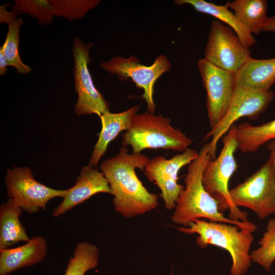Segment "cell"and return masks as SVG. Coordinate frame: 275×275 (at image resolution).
I'll list each match as a JSON object with an SVG mask.
<instances>
[{
  "instance_id": "cell-1",
  "label": "cell",
  "mask_w": 275,
  "mask_h": 275,
  "mask_svg": "<svg viewBox=\"0 0 275 275\" xmlns=\"http://www.w3.org/2000/svg\"><path fill=\"white\" fill-rule=\"evenodd\" d=\"M150 160L141 153H129L123 146L100 166L114 196L115 209L126 218L145 214L158 205L157 196L148 190L135 172L136 169L144 170Z\"/></svg>"
},
{
  "instance_id": "cell-2",
  "label": "cell",
  "mask_w": 275,
  "mask_h": 275,
  "mask_svg": "<svg viewBox=\"0 0 275 275\" xmlns=\"http://www.w3.org/2000/svg\"><path fill=\"white\" fill-rule=\"evenodd\" d=\"M209 144H204L198 157L188 164L184 178V189L180 195L171 217L172 222L187 227L196 219L205 218L209 221L230 224L254 233L257 227L253 223L235 221L225 216L219 211L217 201L205 189L202 176L208 162Z\"/></svg>"
},
{
  "instance_id": "cell-3",
  "label": "cell",
  "mask_w": 275,
  "mask_h": 275,
  "mask_svg": "<svg viewBox=\"0 0 275 275\" xmlns=\"http://www.w3.org/2000/svg\"><path fill=\"white\" fill-rule=\"evenodd\" d=\"M188 234L196 233L197 244L202 248L213 245L227 251L232 258L231 275H244L251 264L250 248L254 237L253 232L230 224L196 219L187 227H176Z\"/></svg>"
},
{
  "instance_id": "cell-4",
  "label": "cell",
  "mask_w": 275,
  "mask_h": 275,
  "mask_svg": "<svg viewBox=\"0 0 275 275\" xmlns=\"http://www.w3.org/2000/svg\"><path fill=\"white\" fill-rule=\"evenodd\" d=\"M122 138L123 146H130L134 153L149 149L183 152L192 143L180 129L172 126L170 118L149 112L135 115Z\"/></svg>"
},
{
  "instance_id": "cell-5",
  "label": "cell",
  "mask_w": 275,
  "mask_h": 275,
  "mask_svg": "<svg viewBox=\"0 0 275 275\" xmlns=\"http://www.w3.org/2000/svg\"><path fill=\"white\" fill-rule=\"evenodd\" d=\"M236 125L234 124L223 139L219 155L207 163L202 176L205 190L217 201L219 211L229 209V218L235 221H248V213L241 211L232 203L229 189V180L237 168L234 153L238 149Z\"/></svg>"
},
{
  "instance_id": "cell-6",
  "label": "cell",
  "mask_w": 275,
  "mask_h": 275,
  "mask_svg": "<svg viewBox=\"0 0 275 275\" xmlns=\"http://www.w3.org/2000/svg\"><path fill=\"white\" fill-rule=\"evenodd\" d=\"M229 192L235 206L251 209L261 219L274 213L275 173L271 159Z\"/></svg>"
},
{
  "instance_id": "cell-7",
  "label": "cell",
  "mask_w": 275,
  "mask_h": 275,
  "mask_svg": "<svg viewBox=\"0 0 275 275\" xmlns=\"http://www.w3.org/2000/svg\"><path fill=\"white\" fill-rule=\"evenodd\" d=\"M100 66L104 71L116 75L120 80L130 79L136 87L142 89L144 91L142 97L146 103L148 112L154 114L155 82L162 74L169 72L171 68V64L166 56L160 54L156 57L150 66L141 64L134 56L128 58L117 56L100 63Z\"/></svg>"
},
{
  "instance_id": "cell-8",
  "label": "cell",
  "mask_w": 275,
  "mask_h": 275,
  "mask_svg": "<svg viewBox=\"0 0 275 275\" xmlns=\"http://www.w3.org/2000/svg\"><path fill=\"white\" fill-rule=\"evenodd\" d=\"M92 45V43H85L77 37L73 41L74 89L77 95L74 111L78 116L96 114L100 117L109 112L108 103L95 87L89 69Z\"/></svg>"
},
{
  "instance_id": "cell-9",
  "label": "cell",
  "mask_w": 275,
  "mask_h": 275,
  "mask_svg": "<svg viewBox=\"0 0 275 275\" xmlns=\"http://www.w3.org/2000/svg\"><path fill=\"white\" fill-rule=\"evenodd\" d=\"M5 180L7 196L29 214L46 210L50 200L64 198L67 193V189L52 188L37 181L27 167L8 169Z\"/></svg>"
},
{
  "instance_id": "cell-10",
  "label": "cell",
  "mask_w": 275,
  "mask_h": 275,
  "mask_svg": "<svg viewBox=\"0 0 275 275\" xmlns=\"http://www.w3.org/2000/svg\"><path fill=\"white\" fill-rule=\"evenodd\" d=\"M274 97L272 91H259L237 87L229 108L217 125L206 134V139H211L209 154L215 158L219 140L229 131L234 123L243 117L257 118L268 107Z\"/></svg>"
},
{
  "instance_id": "cell-11",
  "label": "cell",
  "mask_w": 275,
  "mask_h": 275,
  "mask_svg": "<svg viewBox=\"0 0 275 275\" xmlns=\"http://www.w3.org/2000/svg\"><path fill=\"white\" fill-rule=\"evenodd\" d=\"M251 58V51L229 26L211 23L204 59L214 66L236 74Z\"/></svg>"
},
{
  "instance_id": "cell-12",
  "label": "cell",
  "mask_w": 275,
  "mask_h": 275,
  "mask_svg": "<svg viewBox=\"0 0 275 275\" xmlns=\"http://www.w3.org/2000/svg\"><path fill=\"white\" fill-rule=\"evenodd\" d=\"M199 152L188 149L170 159L158 156L150 159L144 169L147 177L155 184L160 190L166 208L175 209L177 202L184 189V186L178 183L180 169L196 159Z\"/></svg>"
},
{
  "instance_id": "cell-13",
  "label": "cell",
  "mask_w": 275,
  "mask_h": 275,
  "mask_svg": "<svg viewBox=\"0 0 275 275\" xmlns=\"http://www.w3.org/2000/svg\"><path fill=\"white\" fill-rule=\"evenodd\" d=\"M198 66L206 92V106L210 128L227 112L236 88L235 74L222 69L204 58Z\"/></svg>"
},
{
  "instance_id": "cell-14",
  "label": "cell",
  "mask_w": 275,
  "mask_h": 275,
  "mask_svg": "<svg viewBox=\"0 0 275 275\" xmlns=\"http://www.w3.org/2000/svg\"><path fill=\"white\" fill-rule=\"evenodd\" d=\"M112 194L107 180L97 169L88 165L80 170L74 186L67 189L62 202L52 210V215L59 217L98 193Z\"/></svg>"
},
{
  "instance_id": "cell-15",
  "label": "cell",
  "mask_w": 275,
  "mask_h": 275,
  "mask_svg": "<svg viewBox=\"0 0 275 275\" xmlns=\"http://www.w3.org/2000/svg\"><path fill=\"white\" fill-rule=\"evenodd\" d=\"M47 253L45 239L34 236L24 244L0 250V275H8L43 261Z\"/></svg>"
},
{
  "instance_id": "cell-16",
  "label": "cell",
  "mask_w": 275,
  "mask_h": 275,
  "mask_svg": "<svg viewBox=\"0 0 275 275\" xmlns=\"http://www.w3.org/2000/svg\"><path fill=\"white\" fill-rule=\"evenodd\" d=\"M139 105H135L128 109L117 113L109 112L101 115L102 128L90 159L89 165L97 166L100 159L104 154L111 142L123 130L129 128L132 120L138 114Z\"/></svg>"
},
{
  "instance_id": "cell-17",
  "label": "cell",
  "mask_w": 275,
  "mask_h": 275,
  "mask_svg": "<svg viewBox=\"0 0 275 275\" xmlns=\"http://www.w3.org/2000/svg\"><path fill=\"white\" fill-rule=\"evenodd\" d=\"M237 87L259 91L270 90L275 82V58H251L235 74Z\"/></svg>"
},
{
  "instance_id": "cell-18",
  "label": "cell",
  "mask_w": 275,
  "mask_h": 275,
  "mask_svg": "<svg viewBox=\"0 0 275 275\" xmlns=\"http://www.w3.org/2000/svg\"><path fill=\"white\" fill-rule=\"evenodd\" d=\"M20 207L12 199L0 206V250L9 248L21 241L30 240L20 221L22 212Z\"/></svg>"
},
{
  "instance_id": "cell-19",
  "label": "cell",
  "mask_w": 275,
  "mask_h": 275,
  "mask_svg": "<svg viewBox=\"0 0 275 275\" xmlns=\"http://www.w3.org/2000/svg\"><path fill=\"white\" fill-rule=\"evenodd\" d=\"M174 2L177 5H189L197 11L211 15L226 23L248 48L256 42L253 34L240 22L234 13L228 9L227 4L218 5L204 0H176Z\"/></svg>"
},
{
  "instance_id": "cell-20",
  "label": "cell",
  "mask_w": 275,
  "mask_h": 275,
  "mask_svg": "<svg viewBox=\"0 0 275 275\" xmlns=\"http://www.w3.org/2000/svg\"><path fill=\"white\" fill-rule=\"evenodd\" d=\"M238 149L243 153L256 152L266 143L275 140V119L260 125L249 123L236 125Z\"/></svg>"
},
{
  "instance_id": "cell-21",
  "label": "cell",
  "mask_w": 275,
  "mask_h": 275,
  "mask_svg": "<svg viewBox=\"0 0 275 275\" xmlns=\"http://www.w3.org/2000/svg\"><path fill=\"white\" fill-rule=\"evenodd\" d=\"M240 22L251 34H259L268 17L266 0H235L227 3Z\"/></svg>"
},
{
  "instance_id": "cell-22",
  "label": "cell",
  "mask_w": 275,
  "mask_h": 275,
  "mask_svg": "<svg viewBox=\"0 0 275 275\" xmlns=\"http://www.w3.org/2000/svg\"><path fill=\"white\" fill-rule=\"evenodd\" d=\"M99 251L97 246L88 242L78 243L73 256L69 259L64 275H85L96 268L99 262Z\"/></svg>"
},
{
  "instance_id": "cell-23",
  "label": "cell",
  "mask_w": 275,
  "mask_h": 275,
  "mask_svg": "<svg viewBox=\"0 0 275 275\" xmlns=\"http://www.w3.org/2000/svg\"><path fill=\"white\" fill-rule=\"evenodd\" d=\"M24 21L17 17L8 24V30L4 43L1 46L9 66L14 67L19 74H28L31 68L24 64L19 51L20 31Z\"/></svg>"
},
{
  "instance_id": "cell-24",
  "label": "cell",
  "mask_w": 275,
  "mask_h": 275,
  "mask_svg": "<svg viewBox=\"0 0 275 275\" xmlns=\"http://www.w3.org/2000/svg\"><path fill=\"white\" fill-rule=\"evenodd\" d=\"M258 244L257 249L250 252L252 261L269 271L275 261V218L267 222L265 231Z\"/></svg>"
},
{
  "instance_id": "cell-25",
  "label": "cell",
  "mask_w": 275,
  "mask_h": 275,
  "mask_svg": "<svg viewBox=\"0 0 275 275\" xmlns=\"http://www.w3.org/2000/svg\"><path fill=\"white\" fill-rule=\"evenodd\" d=\"M11 7L17 14H27L36 19L40 25L51 23L54 17L49 0H15Z\"/></svg>"
},
{
  "instance_id": "cell-26",
  "label": "cell",
  "mask_w": 275,
  "mask_h": 275,
  "mask_svg": "<svg viewBox=\"0 0 275 275\" xmlns=\"http://www.w3.org/2000/svg\"><path fill=\"white\" fill-rule=\"evenodd\" d=\"M54 16L74 21L82 19L91 10L97 7L100 0H49Z\"/></svg>"
},
{
  "instance_id": "cell-27",
  "label": "cell",
  "mask_w": 275,
  "mask_h": 275,
  "mask_svg": "<svg viewBox=\"0 0 275 275\" xmlns=\"http://www.w3.org/2000/svg\"><path fill=\"white\" fill-rule=\"evenodd\" d=\"M8 4L0 6V22L5 23L7 25L17 18V13L13 11H9L7 9Z\"/></svg>"
},
{
  "instance_id": "cell-28",
  "label": "cell",
  "mask_w": 275,
  "mask_h": 275,
  "mask_svg": "<svg viewBox=\"0 0 275 275\" xmlns=\"http://www.w3.org/2000/svg\"><path fill=\"white\" fill-rule=\"evenodd\" d=\"M9 66L2 47H0V75H4L7 71Z\"/></svg>"
},
{
  "instance_id": "cell-29",
  "label": "cell",
  "mask_w": 275,
  "mask_h": 275,
  "mask_svg": "<svg viewBox=\"0 0 275 275\" xmlns=\"http://www.w3.org/2000/svg\"><path fill=\"white\" fill-rule=\"evenodd\" d=\"M262 31L275 32V15L268 18L261 29Z\"/></svg>"
},
{
  "instance_id": "cell-30",
  "label": "cell",
  "mask_w": 275,
  "mask_h": 275,
  "mask_svg": "<svg viewBox=\"0 0 275 275\" xmlns=\"http://www.w3.org/2000/svg\"><path fill=\"white\" fill-rule=\"evenodd\" d=\"M267 147L269 151V157L271 160L275 173V140L269 142Z\"/></svg>"
},
{
  "instance_id": "cell-31",
  "label": "cell",
  "mask_w": 275,
  "mask_h": 275,
  "mask_svg": "<svg viewBox=\"0 0 275 275\" xmlns=\"http://www.w3.org/2000/svg\"><path fill=\"white\" fill-rule=\"evenodd\" d=\"M274 3H275V1H274Z\"/></svg>"
}]
</instances>
